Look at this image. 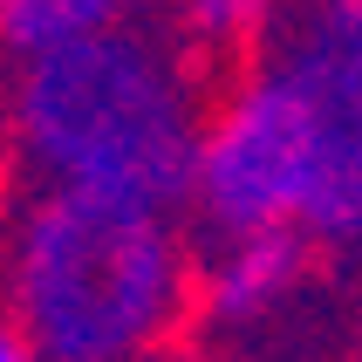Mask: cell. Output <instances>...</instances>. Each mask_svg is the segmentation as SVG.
<instances>
[{
  "label": "cell",
  "instance_id": "7a4b0ae2",
  "mask_svg": "<svg viewBox=\"0 0 362 362\" xmlns=\"http://www.w3.org/2000/svg\"><path fill=\"white\" fill-rule=\"evenodd\" d=\"M192 274L171 205L35 185L0 233V322L41 362H151L192 315Z\"/></svg>",
  "mask_w": 362,
  "mask_h": 362
},
{
  "label": "cell",
  "instance_id": "52a82bcc",
  "mask_svg": "<svg viewBox=\"0 0 362 362\" xmlns=\"http://www.w3.org/2000/svg\"><path fill=\"white\" fill-rule=\"evenodd\" d=\"M144 0H0V48L7 55H35L76 35H103L137 21Z\"/></svg>",
  "mask_w": 362,
  "mask_h": 362
},
{
  "label": "cell",
  "instance_id": "6da1fadb",
  "mask_svg": "<svg viewBox=\"0 0 362 362\" xmlns=\"http://www.w3.org/2000/svg\"><path fill=\"white\" fill-rule=\"evenodd\" d=\"M0 123L35 185L185 212L205 123L199 62L144 21L76 35L14 55Z\"/></svg>",
  "mask_w": 362,
  "mask_h": 362
},
{
  "label": "cell",
  "instance_id": "3957f363",
  "mask_svg": "<svg viewBox=\"0 0 362 362\" xmlns=\"http://www.w3.org/2000/svg\"><path fill=\"white\" fill-rule=\"evenodd\" d=\"M308 199H315V123L301 82L274 55L226 69V82L205 96L185 212L205 233H246V226L308 233Z\"/></svg>",
  "mask_w": 362,
  "mask_h": 362
},
{
  "label": "cell",
  "instance_id": "5b68a950",
  "mask_svg": "<svg viewBox=\"0 0 362 362\" xmlns=\"http://www.w3.org/2000/svg\"><path fill=\"white\" fill-rule=\"evenodd\" d=\"M315 253L322 246L294 233V226H246V233H205L199 274H192V315L212 335H260L281 315H294V301L315 281Z\"/></svg>",
  "mask_w": 362,
  "mask_h": 362
},
{
  "label": "cell",
  "instance_id": "8992f818",
  "mask_svg": "<svg viewBox=\"0 0 362 362\" xmlns=\"http://www.w3.org/2000/svg\"><path fill=\"white\" fill-rule=\"evenodd\" d=\"M281 14H287V0H164V35L192 62L240 69L274 41Z\"/></svg>",
  "mask_w": 362,
  "mask_h": 362
},
{
  "label": "cell",
  "instance_id": "ba28073f",
  "mask_svg": "<svg viewBox=\"0 0 362 362\" xmlns=\"http://www.w3.org/2000/svg\"><path fill=\"white\" fill-rule=\"evenodd\" d=\"M0 362H41V356H35L28 342H21V335H14L7 322H0Z\"/></svg>",
  "mask_w": 362,
  "mask_h": 362
},
{
  "label": "cell",
  "instance_id": "277c9868",
  "mask_svg": "<svg viewBox=\"0 0 362 362\" xmlns=\"http://www.w3.org/2000/svg\"><path fill=\"white\" fill-rule=\"evenodd\" d=\"M260 55L301 82L315 123L308 240L362 253V0H287Z\"/></svg>",
  "mask_w": 362,
  "mask_h": 362
}]
</instances>
